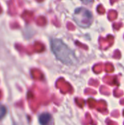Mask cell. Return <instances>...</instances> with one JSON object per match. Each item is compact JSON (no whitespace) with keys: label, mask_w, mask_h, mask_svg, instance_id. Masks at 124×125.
<instances>
[{"label":"cell","mask_w":124,"mask_h":125,"mask_svg":"<svg viewBox=\"0 0 124 125\" xmlns=\"http://www.w3.org/2000/svg\"><path fill=\"white\" fill-rule=\"evenodd\" d=\"M51 49L56 57L67 65L77 64V58L74 52L61 40L53 39L51 41Z\"/></svg>","instance_id":"1"},{"label":"cell","mask_w":124,"mask_h":125,"mask_svg":"<svg viewBox=\"0 0 124 125\" xmlns=\"http://www.w3.org/2000/svg\"><path fill=\"white\" fill-rule=\"evenodd\" d=\"M74 20L79 26L86 28L91 24L93 16L88 10L83 7H79L75 11Z\"/></svg>","instance_id":"2"},{"label":"cell","mask_w":124,"mask_h":125,"mask_svg":"<svg viewBox=\"0 0 124 125\" xmlns=\"http://www.w3.org/2000/svg\"><path fill=\"white\" fill-rule=\"evenodd\" d=\"M51 120V116L49 114H42L39 117V122L41 125H47Z\"/></svg>","instance_id":"3"},{"label":"cell","mask_w":124,"mask_h":125,"mask_svg":"<svg viewBox=\"0 0 124 125\" xmlns=\"http://www.w3.org/2000/svg\"><path fill=\"white\" fill-rule=\"evenodd\" d=\"M7 114V108L4 105L0 104V120L3 119Z\"/></svg>","instance_id":"4"},{"label":"cell","mask_w":124,"mask_h":125,"mask_svg":"<svg viewBox=\"0 0 124 125\" xmlns=\"http://www.w3.org/2000/svg\"><path fill=\"white\" fill-rule=\"evenodd\" d=\"M84 4H91L93 2V0H81Z\"/></svg>","instance_id":"5"}]
</instances>
